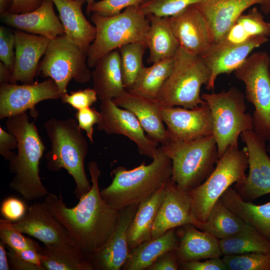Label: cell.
<instances>
[{
  "label": "cell",
  "instance_id": "9a60e30c",
  "mask_svg": "<svg viewBox=\"0 0 270 270\" xmlns=\"http://www.w3.org/2000/svg\"><path fill=\"white\" fill-rule=\"evenodd\" d=\"M162 114L169 140L190 141L212 134V116L206 102L192 108L162 106Z\"/></svg>",
  "mask_w": 270,
  "mask_h": 270
},
{
  "label": "cell",
  "instance_id": "52a82bcc",
  "mask_svg": "<svg viewBox=\"0 0 270 270\" xmlns=\"http://www.w3.org/2000/svg\"><path fill=\"white\" fill-rule=\"evenodd\" d=\"M210 77V70L200 56L180 47L157 101L162 106L195 108L206 102L201 98L200 88L208 84Z\"/></svg>",
  "mask_w": 270,
  "mask_h": 270
},
{
  "label": "cell",
  "instance_id": "4316f807",
  "mask_svg": "<svg viewBox=\"0 0 270 270\" xmlns=\"http://www.w3.org/2000/svg\"><path fill=\"white\" fill-rule=\"evenodd\" d=\"M92 72L93 88L102 100L114 99L122 95L124 88L120 54L114 50L102 57Z\"/></svg>",
  "mask_w": 270,
  "mask_h": 270
},
{
  "label": "cell",
  "instance_id": "836d02e7",
  "mask_svg": "<svg viewBox=\"0 0 270 270\" xmlns=\"http://www.w3.org/2000/svg\"><path fill=\"white\" fill-rule=\"evenodd\" d=\"M174 57L162 60L142 68L130 91L144 98L157 100L160 92L170 76Z\"/></svg>",
  "mask_w": 270,
  "mask_h": 270
},
{
  "label": "cell",
  "instance_id": "d4e9b609",
  "mask_svg": "<svg viewBox=\"0 0 270 270\" xmlns=\"http://www.w3.org/2000/svg\"><path fill=\"white\" fill-rule=\"evenodd\" d=\"M176 233L179 243L174 250L180 263L200 260L223 256L219 239L192 224L183 226Z\"/></svg>",
  "mask_w": 270,
  "mask_h": 270
},
{
  "label": "cell",
  "instance_id": "1f68e13d",
  "mask_svg": "<svg viewBox=\"0 0 270 270\" xmlns=\"http://www.w3.org/2000/svg\"><path fill=\"white\" fill-rule=\"evenodd\" d=\"M39 251L45 270H94L90 260L76 246L44 245Z\"/></svg>",
  "mask_w": 270,
  "mask_h": 270
},
{
  "label": "cell",
  "instance_id": "e575fe53",
  "mask_svg": "<svg viewBox=\"0 0 270 270\" xmlns=\"http://www.w3.org/2000/svg\"><path fill=\"white\" fill-rule=\"evenodd\" d=\"M223 256L248 252L270 253V240L248 224L240 232L219 240Z\"/></svg>",
  "mask_w": 270,
  "mask_h": 270
},
{
  "label": "cell",
  "instance_id": "2e32d148",
  "mask_svg": "<svg viewBox=\"0 0 270 270\" xmlns=\"http://www.w3.org/2000/svg\"><path fill=\"white\" fill-rule=\"evenodd\" d=\"M168 18L180 48L201 56L212 46L208 23L195 4Z\"/></svg>",
  "mask_w": 270,
  "mask_h": 270
},
{
  "label": "cell",
  "instance_id": "8fae6325",
  "mask_svg": "<svg viewBox=\"0 0 270 270\" xmlns=\"http://www.w3.org/2000/svg\"><path fill=\"white\" fill-rule=\"evenodd\" d=\"M86 58V54L65 34L50 40L39 63L38 74L52 79L62 96L67 93L71 80L85 84L92 78Z\"/></svg>",
  "mask_w": 270,
  "mask_h": 270
},
{
  "label": "cell",
  "instance_id": "8992f818",
  "mask_svg": "<svg viewBox=\"0 0 270 270\" xmlns=\"http://www.w3.org/2000/svg\"><path fill=\"white\" fill-rule=\"evenodd\" d=\"M91 20L96 28V36L87 54L89 68H94L102 57L122 46L146 42L150 20L139 6L126 8L112 16L94 12Z\"/></svg>",
  "mask_w": 270,
  "mask_h": 270
},
{
  "label": "cell",
  "instance_id": "f5cc1de1",
  "mask_svg": "<svg viewBox=\"0 0 270 270\" xmlns=\"http://www.w3.org/2000/svg\"><path fill=\"white\" fill-rule=\"evenodd\" d=\"M12 72L2 62H0V84L10 83Z\"/></svg>",
  "mask_w": 270,
  "mask_h": 270
},
{
  "label": "cell",
  "instance_id": "f6af8a7d",
  "mask_svg": "<svg viewBox=\"0 0 270 270\" xmlns=\"http://www.w3.org/2000/svg\"><path fill=\"white\" fill-rule=\"evenodd\" d=\"M180 270H228L222 259L214 258L204 262L195 260L180 263Z\"/></svg>",
  "mask_w": 270,
  "mask_h": 270
},
{
  "label": "cell",
  "instance_id": "e0dca14e",
  "mask_svg": "<svg viewBox=\"0 0 270 270\" xmlns=\"http://www.w3.org/2000/svg\"><path fill=\"white\" fill-rule=\"evenodd\" d=\"M198 221L188 192L180 189L171 178L166 184L163 201L152 225V238L186 224L196 226Z\"/></svg>",
  "mask_w": 270,
  "mask_h": 270
},
{
  "label": "cell",
  "instance_id": "4dcf8cb0",
  "mask_svg": "<svg viewBox=\"0 0 270 270\" xmlns=\"http://www.w3.org/2000/svg\"><path fill=\"white\" fill-rule=\"evenodd\" d=\"M166 184L150 198L138 204L128 230L130 250L152 238V227L163 201Z\"/></svg>",
  "mask_w": 270,
  "mask_h": 270
},
{
  "label": "cell",
  "instance_id": "ac0fdd59",
  "mask_svg": "<svg viewBox=\"0 0 270 270\" xmlns=\"http://www.w3.org/2000/svg\"><path fill=\"white\" fill-rule=\"evenodd\" d=\"M12 224L44 245L76 246L65 228L52 216L44 202L32 204L26 215Z\"/></svg>",
  "mask_w": 270,
  "mask_h": 270
},
{
  "label": "cell",
  "instance_id": "4fadbf2b",
  "mask_svg": "<svg viewBox=\"0 0 270 270\" xmlns=\"http://www.w3.org/2000/svg\"><path fill=\"white\" fill-rule=\"evenodd\" d=\"M62 94L52 78L42 82L18 85L4 83L0 86V118H8L28 110L33 117L38 112L35 108L38 102L47 100H58Z\"/></svg>",
  "mask_w": 270,
  "mask_h": 270
},
{
  "label": "cell",
  "instance_id": "484cf974",
  "mask_svg": "<svg viewBox=\"0 0 270 270\" xmlns=\"http://www.w3.org/2000/svg\"><path fill=\"white\" fill-rule=\"evenodd\" d=\"M64 29L65 35L86 55L96 36V28L86 18L82 6L85 0H52Z\"/></svg>",
  "mask_w": 270,
  "mask_h": 270
},
{
  "label": "cell",
  "instance_id": "816d5d0a",
  "mask_svg": "<svg viewBox=\"0 0 270 270\" xmlns=\"http://www.w3.org/2000/svg\"><path fill=\"white\" fill-rule=\"evenodd\" d=\"M6 245L0 241V270H8L10 266L8 263Z\"/></svg>",
  "mask_w": 270,
  "mask_h": 270
},
{
  "label": "cell",
  "instance_id": "9f6ffc18",
  "mask_svg": "<svg viewBox=\"0 0 270 270\" xmlns=\"http://www.w3.org/2000/svg\"><path fill=\"white\" fill-rule=\"evenodd\" d=\"M87 2V8H88L90 6L95 2V0H85Z\"/></svg>",
  "mask_w": 270,
  "mask_h": 270
},
{
  "label": "cell",
  "instance_id": "30bf717a",
  "mask_svg": "<svg viewBox=\"0 0 270 270\" xmlns=\"http://www.w3.org/2000/svg\"><path fill=\"white\" fill-rule=\"evenodd\" d=\"M270 56L264 51L250 54L234 72L245 85V97L254 108V130L266 142L270 140Z\"/></svg>",
  "mask_w": 270,
  "mask_h": 270
},
{
  "label": "cell",
  "instance_id": "5b68a950",
  "mask_svg": "<svg viewBox=\"0 0 270 270\" xmlns=\"http://www.w3.org/2000/svg\"><path fill=\"white\" fill-rule=\"evenodd\" d=\"M162 146L172 162V179L186 192L204 182L218 160L212 134L190 141L169 140Z\"/></svg>",
  "mask_w": 270,
  "mask_h": 270
},
{
  "label": "cell",
  "instance_id": "8d00e7d4",
  "mask_svg": "<svg viewBox=\"0 0 270 270\" xmlns=\"http://www.w3.org/2000/svg\"><path fill=\"white\" fill-rule=\"evenodd\" d=\"M222 259L228 270H270V253L224 255Z\"/></svg>",
  "mask_w": 270,
  "mask_h": 270
},
{
  "label": "cell",
  "instance_id": "603a6c76",
  "mask_svg": "<svg viewBox=\"0 0 270 270\" xmlns=\"http://www.w3.org/2000/svg\"><path fill=\"white\" fill-rule=\"evenodd\" d=\"M112 100L118 106L130 110L136 117L150 139L162 145L168 142V135L162 118V106L157 100L126 90Z\"/></svg>",
  "mask_w": 270,
  "mask_h": 270
},
{
  "label": "cell",
  "instance_id": "7bdbcfd3",
  "mask_svg": "<svg viewBox=\"0 0 270 270\" xmlns=\"http://www.w3.org/2000/svg\"><path fill=\"white\" fill-rule=\"evenodd\" d=\"M28 208L21 200L14 196L5 198L0 206L3 218L12 222L20 221L26 214Z\"/></svg>",
  "mask_w": 270,
  "mask_h": 270
},
{
  "label": "cell",
  "instance_id": "9c48e42d",
  "mask_svg": "<svg viewBox=\"0 0 270 270\" xmlns=\"http://www.w3.org/2000/svg\"><path fill=\"white\" fill-rule=\"evenodd\" d=\"M248 167L246 148L230 146L218 158L208 178L196 188L188 192L196 218L205 222L216 202L224 192L234 184H239L246 178Z\"/></svg>",
  "mask_w": 270,
  "mask_h": 270
},
{
  "label": "cell",
  "instance_id": "681fc988",
  "mask_svg": "<svg viewBox=\"0 0 270 270\" xmlns=\"http://www.w3.org/2000/svg\"><path fill=\"white\" fill-rule=\"evenodd\" d=\"M44 0H13L8 11L12 14H25L32 12L39 8Z\"/></svg>",
  "mask_w": 270,
  "mask_h": 270
},
{
  "label": "cell",
  "instance_id": "d590c367",
  "mask_svg": "<svg viewBox=\"0 0 270 270\" xmlns=\"http://www.w3.org/2000/svg\"><path fill=\"white\" fill-rule=\"evenodd\" d=\"M148 48L146 42L130 43L120 47L123 83L125 89L130 91L144 66L143 57Z\"/></svg>",
  "mask_w": 270,
  "mask_h": 270
},
{
  "label": "cell",
  "instance_id": "74e56055",
  "mask_svg": "<svg viewBox=\"0 0 270 270\" xmlns=\"http://www.w3.org/2000/svg\"><path fill=\"white\" fill-rule=\"evenodd\" d=\"M200 0H144L139 8L146 16L153 14L160 17L176 15L188 6Z\"/></svg>",
  "mask_w": 270,
  "mask_h": 270
},
{
  "label": "cell",
  "instance_id": "7402d4cb",
  "mask_svg": "<svg viewBox=\"0 0 270 270\" xmlns=\"http://www.w3.org/2000/svg\"><path fill=\"white\" fill-rule=\"evenodd\" d=\"M52 0H44L36 10L25 14L6 12L0 15L1 22L16 30L46 37L50 40L65 34L60 18L54 10Z\"/></svg>",
  "mask_w": 270,
  "mask_h": 270
},
{
  "label": "cell",
  "instance_id": "680465c9",
  "mask_svg": "<svg viewBox=\"0 0 270 270\" xmlns=\"http://www.w3.org/2000/svg\"></svg>",
  "mask_w": 270,
  "mask_h": 270
},
{
  "label": "cell",
  "instance_id": "6f0895ef",
  "mask_svg": "<svg viewBox=\"0 0 270 270\" xmlns=\"http://www.w3.org/2000/svg\"><path fill=\"white\" fill-rule=\"evenodd\" d=\"M266 150H267V152L269 153V156L270 157V140H269V143L268 146H266Z\"/></svg>",
  "mask_w": 270,
  "mask_h": 270
},
{
  "label": "cell",
  "instance_id": "7dc6e473",
  "mask_svg": "<svg viewBox=\"0 0 270 270\" xmlns=\"http://www.w3.org/2000/svg\"><path fill=\"white\" fill-rule=\"evenodd\" d=\"M17 140L12 134L0 127V154L6 160H10L16 156L11 151L17 148Z\"/></svg>",
  "mask_w": 270,
  "mask_h": 270
},
{
  "label": "cell",
  "instance_id": "f546056e",
  "mask_svg": "<svg viewBox=\"0 0 270 270\" xmlns=\"http://www.w3.org/2000/svg\"><path fill=\"white\" fill-rule=\"evenodd\" d=\"M179 240L175 228L156 238L144 242L130 250L129 256L122 267L123 270H144L164 253L174 250Z\"/></svg>",
  "mask_w": 270,
  "mask_h": 270
},
{
  "label": "cell",
  "instance_id": "3957f363",
  "mask_svg": "<svg viewBox=\"0 0 270 270\" xmlns=\"http://www.w3.org/2000/svg\"><path fill=\"white\" fill-rule=\"evenodd\" d=\"M112 181L100 191L104 201L116 210L139 204L156 193L172 178V162L163 147H158L152 162L131 170L118 166L112 172Z\"/></svg>",
  "mask_w": 270,
  "mask_h": 270
},
{
  "label": "cell",
  "instance_id": "277c9868",
  "mask_svg": "<svg viewBox=\"0 0 270 270\" xmlns=\"http://www.w3.org/2000/svg\"><path fill=\"white\" fill-rule=\"evenodd\" d=\"M44 128L51 142V149L45 157L46 167L53 172L66 170L75 182L74 194L79 199L92 186L84 167L88 147L87 140L72 118H50L44 124Z\"/></svg>",
  "mask_w": 270,
  "mask_h": 270
},
{
  "label": "cell",
  "instance_id": "bcb514c9",
  "mask_svg": "<svg viewBox=\"0 0 270 270\" xmlns=\"http://www.w3.org/2000/svg\"><path fill=\"white\" fill-rule=\"evenodd\" d=\"M146 270H180V262L176 256L174 250H170L160 255L147 268Z\"/></svg>",
  "mask_w": 270,
  "mask_h": 270
},
{
  "label": "cell",
  "instance_id": "6da1fadb",
  "mask_svg": "<svg viewBox=\"0 0 270 270\" xmlns=\"http://www.w3.org/2000/svg\"><path fill=\"white\" fill-rule=\"evenodd\" d=\"M90 190L82 195L73 208H68L60 194L50 193L44 203L52 216L65 228L76 246L90 258L106 242L116 226L119 210L108 205L99 190L101 172L94 161L88 163Z\"/></svg>",
  "mask_w": 270,
  "mask_h": 270
},
{
  "label": "cell",
  "instance_id": "d6a6232c",
  "mask_svg": "<svg viewBox=\"0 0 270 270\" xmlns=\"http://www.w3.org/2000/svg\"><path fill=\"white\" fill-rule=\"evenodd\" d=\"M248 224L232 212L220 198L212 207L205 222L198 221L196 227L219 240L231 236Z\"/></svg>",
  "mask_w": 270,
  "mask_h": 270
},
{
  "label": "cell",
  "instance_id": "f907efd6",
  "mask_svg": "<svg viewBox=\"0 0 270 270\" xmlns=\"http://www.w3.org/2000/svg\"><path fill=\"white\" fill-rule=\"evenodd\" d=\"M39 250L35 249L30 248L22 250L15 251L24 260L30 263L42 267V256Z\"/></svg>",
  "mask_w": 270,
  "mask_h": 270
},
{
  "label": "cell",
  "instance_id": "44dd1931",
  "mask_svg": "<svg viewBox=\"0 0 270 270\" xmlns=\"http://www.w3.org/2000/svg\"><path fill=\"white\" fill-rule=\"evenodd\" d=\"M268 38L254 37L246 42L237 45L218 46L212 45L201 57L210 70V77L206 88H214L218 76L222 74H229L234 72L245 62L252 52L266 43Z\"/></svg>",
  "mask_w": 270,
  "mask_h": 270
},
{
  "label": "cell",
  "instance_id": "ee69618b",
  "mask_svg": "<svg viewBox=\"0 0 270 270\" xmlns=\"http://www.w3.org/2000/svg\"><path fill=\"white\" fill-rule=\"evenodd\" d=\"M75 116L82 130L86 132L87 137L92 144L94 143V126L98 124L101 118L100 112L90 107L78 110Z\"/></svg>",
  "mask_w": 270,
  "mask_h": 270
},
{
  "label": "cell",
  "instance_id": "60d3db41",
  "mask_svg": "<svg viewBox=\"0 0 270 270\" xmlns=\"http://www.w3.org/2000/svg\"><path fill=\"white\" fill-rule=\"evenodd\" d=\"M15 38L13 30L0 26V60L12 72L15 59Z\"/></svg>",
  "mask_w": 270,
  "mask_h": 270
},
{
  "label": "cell",
  "instance_id": "11a10c76",
  "mask_svg": "<svg viewBox=\"0 0 270 270\" xmlns=\"http://www.w3.org/2000/svg\"><path fill=\"white\" fill-rule=\"evenodd\" d=\"M260 10L261 12L265 14H270V0H264L260 4Z\"/></svg>",
  "mask_w": 270,
  "mask_h": 270
},
{
  "label": "cell",
  "instance_id": "83f0119b",
  "mask_svg": "<svg viewBox=\"0 0 270 270\" xmlns=\"http://www.w3.org/2000/svg\"><path fill=\"white\" fill-rule=\"evenodd\" d=\"M146 16L150 20L146 38L150 52L148 62L152 64L174 58L180 46L171 28L168 18L153 14Z\"/></svg>",
  "mask_w": 270,
  "mask_h": 270
},
{
  "label": "cell",
  "instance_id": "c3c4849f",
  "mask_svg": "<svg viewBox=\"0 0 270 270\" xmlns=\"http://www.w3.org/2000/svg\"><path fill=\"white\" fill-rule=\"evenodd\" d=\"M10 268L14 270H44L41 266L30 263L22 259L12 248L6 246Z\"/></svg>",
  "mask_w": 270,
  "mask_h": 270
},
{
  "label": "cell",
  "instance_id": "db71d44e",
  "mask_svg": "<svg viewBox=\"0 0 270 270\" xmlns=\"http://www.w3.org/2000/svg\"><path fill=\"white\" fill-rule=\"evenodd\" d=\"M13 0H0V14H3L8 12L12 5Z\"/></svg>",
  "mask_w": 270,
  "mask_h": 270
},
{
  "label": "cell",
  "instance_id": "cb8c5ba5",
  "mask_svg": "<svg viewBox=\"0 0 270 270\" xmlns=\"http://www.w3.org/2000/svg\"><path fill=\"white\" fill-rule=\"evenodd\" d=\"M264 0H200L196 6L205 18L213 44L218 43L244 11ZM212 44V45H213Z\"/></svg>",
  "mask_w": 270,
  "mask_h": 270
},
{
  "label": "cell",
  "instance_id": "7a4b0ae2",
  "mask_svg": "<svg viewBox=\"0 0 270 270\" xmlns=\"http://www.w3.org/2000/svg\"><path fill=\"white\" fill-rule=\"evenodd\" d=\"M24 112L8 118L6 121L8 131L17 140L18 154L9 161L8 168L14 174L10 188L28 201L38 200L50 192L40 176L39 164L46 146L34 122Z\"/></svg>",
  "mask_w": 270,
  "mask_h": 270
},
{
  "label": "cell",
  "instance_id": "f35d334b",
  "mask_svg": "<svg viewBox=\"0 0 270 270\" xmlns=\"http://www.w3.org/2000/svg\"><path fill=\"white\" fill-rule=\"evenodd\" d=\"M12 222L0 220V239L6 246L18 251L26 249L40 250L41 246L32 239L24 236L22 232L14 228Z\"/></svg>",
  "mask_w": 270,
  "mask_h": 270
},
{
  "label": "cell",
  "instance_id": "7c38bea8",
  "mask_svg": "<svg viewBox=\"0 0 270 270\" xmlns=\"http://www.w3.org/2000/svg\"><path fill=\"white\" fill-rule=\"evenodd\" d=\"M246 144L249 172L244 180L234 188L244 200L252 202L270 194V157L268 154L266 141L254 130H248L240 134Z\"/></svg>",
  "mask_w": 270,
  "mask_h": 270
},
{
  "label": "cell",
  "instance_id": "ab89813d",
  "mask_svg": "<svg viewBox=\"0 0 270 270\" xmlns=\"http://www.w3.org/2000/svg\"><path fill=\"white\" fill-rule=\"evenodd\" d=\"M144 0H102L94 2L86 9L89 14L96 13L104 16H112L121 12L124 8L132 6H138Z\"/></svg>",
  "mask_w": 270,
  "mask_h": 270
},
{
  "label": "cell",
  "instance_id": "5bb4252c",
  "mask_svg": "<svg viewBox=\"0 0 270 270\" xmlns=\"http://www.w3.org/2000/svg\"><path fill=\"white\" fill-rule=\"evenodd\" d=\"M100 113L98 130L124 136L136 144L141 155L152 159L154 157L158 142L145 134L139 120L131 112L119 107L112 99H106L101 100Z\"/></svg>",
  "mask_w": 270,
  "mask_h": 270
},
{
  "label": "cell",
  "instance_id": "f1b7e54d",
  "mask_svg": "<svg viewBox=\"0 0 270 270\" xmlns=\"http://www.w3.org/2000/svg\"><path fill=\"white\" fill-rule=\"evenodd\" d=\"M224 204L245 223L270 240V201L260 205L243 200L232 187L220 198Z\"/></svg>",
  "mask_w": 270,
  "mask_h": 270
},
{
  "label": "cell",
  "instance_id": "ba28073f",
  "mask_svg": "<svg viewBox=\"0 0 270 270\" xmlns=\"http://www.w3.org/2000/svg\"><path fill=\"white\" fill-rule=\"evenodd\" d=\"M201 98L210 110L212 135L220 158L230 146H238L242 132L254 130L253 118L246 112L245 95L236 87L218 93H204Z\"/></svg>",
  "mask_w": 270,
  "mask_h": 270
},
{
  "label": "cell",
  "instance_id": "b9f144b4",
  "mask_svg": "<svg viewBox=\"0 0 270 270\" xmlns=\"http://www.w3.org/2000/svg\"><path fill=\"white\" fill-rule=\"evenodd\" d=\"M96 92L92 88L73 91L70 94L66 93L60 99L63 103L70 104L73 108L79 110L90 107L98 99Z\"/></svg>",
  "mask_w": 270,
  "mask_h": 270
},
{
  "label": "cell",
  "instance_id": "d6986e66",
  "mask_svg": "<svg viewBox=\"0 0 270 270\" xmlns=\"http://www.w3.org/2000/svg\"><path fill=\"white\" fill-rule=\"evenodd\" d=\"M138 204L130 205L119 210L116 226L112 234L90 258L94 270H120L126 261L130 250L128 230Z\"/></svg>",
  "mask_w": 270,
  "mask_h": 270
},
{
  "label": "cell",
  "instance_id": "ffe728a7",
  "mask_svg": "<svg viewBox=\"0 0 270 270\" xmlns=\"http://www.w3.org/2000/svg\"><path fill=\"white\" fill-rule=\"evenodd\" d=\"M15 38V59L10 83L34 82L40 60L44 54L50 40L18 30H13Z\"/></svg>",
  "mask_w": 270,
  "mask_h": 270
}]
</instances>
